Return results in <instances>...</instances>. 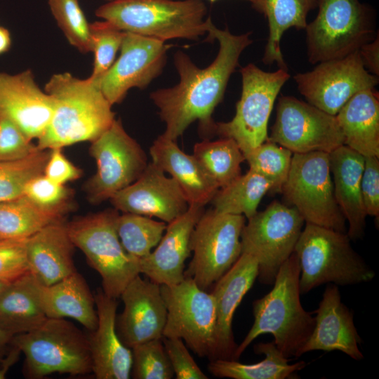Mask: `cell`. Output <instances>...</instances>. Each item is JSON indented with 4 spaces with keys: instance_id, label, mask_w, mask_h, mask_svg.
Wrapping results in <instances>:
<instances>
[{
    "instance_id": "6da1fadb",
    "label": "cell",
    "mask_w": 379,
    "mask_h": 379,
    "mask_svg": "<svg viewBox=\"0 0 379 379\" xmlns=\"http://www.w3.org/2000/svg\"><path fill=\"white\" fill-rule=\"evenodd\" d=\"M207 33L208 41L217 40L219 43V51L213 62L206 68H199L185 53L177 51L174 64L180 77L179 82L149 95L165 124L163 135L173 141L195 121H199L203 133H213V112L223 99L241 53L253 42L249 38L251 32L234 35L227 27L217 28L211 20Z\"/></svg>"
},
{
    "instance_id": "7a4b0ae2",
    "label": "cell",
    "mask_w": 379,
    "mask_h": 379,
    "mask_svg": "<svg viewBox=\"0 0 379 379\" xmlns=\"http://www.w3.org/2000/svg\"><path fill=\"white\" fill-rule=\"evenodd\" d=\"M44 91L53 98L54 109L43 134L37 139L39 149L63 148L92 142L107 131L115 119L112 105L99 82L79 79L69 72L54 74Z\"/></svg>"
},
{
    "instance_id": "3957f363",
    "label": "cell",
    "mask_w": 379,
    "mask_h": 379,
    "mask_svg": "<svg viewBox=\"0 0 379 379\" xmlns=\"http://www.w3.org/2000/svg\"><path fill=\"white\" fill-rule=\"evenodd\" d=\"M300 265L293 252L281 266L273 288L253 302L254 322L235 350L238 359L259 335L271 333L274 343L286 357H299L314 326V317L304 310L300 299Z\"/></svg>"
},
{
    "instance_id": "277c9868",
    "label": "cell",
    "mask_w": 379,
    "mask_h": 379,
    "mask_svg": "<svg viewBox=\"0 0 379 379\" xmlns=\"http://www.w3.org/2000/svg\"><path fill=\"white\" fill-rule=\"evenodd\" d=\"M202 0H112L95 15L123 32L165 41L197 40L208 32L211 18Z\"/></svg>"
},
{
    "instance_id": "5b68a950",
    "label": "cell",
    "mask_w": 379,
    "mask_h": 379,
    "mask_svg": "<svg viewBox=\"0 0 379 379\" xmlns=\"http://www.w3.org/2000/svg\"><path fill=\"white\" fill-rule=\"evenodd\" d=\"M293 252L300 265V294L324 284L354 285L375 276L345 232L306 223Z\"/></svg>"
},
{
    "instance_id": "8992f818",
    "label": "cell",
    "mask_w": 379,
    "mask_h": 379,
    "mask_svg": "<svg viewBox=\"0 0 379 379\" xmlns=\"http://www.w3.org/2000/svg\"><path fill=\"white\" fill-rule=\"evenodd\" d=\"M11 343L25 356L24 372L27 378L92 372L88 337L65 319L47 318L36 328L14 335Z\"/></svg>"
},
{
    "instance_id": "52a82bcc",
    "label": "cell",
    "mask_w": 379,
    "mask_h": 379,
    "mask_svg": "<svg viewBox=\"0 0 379 379\" xmlns=\"http://www.w3.org/2000/svg\"><path fill=\"white\" fill-rule=\"evenodd\" d=\"M119 215L117 209H107L67 223L74 246L100 275L102 290L115 299L140 274L138 259L126 251L119 238L116 227Z\"/></svg>"
},
{
    "instance_id": "ba28073f",
    "label": "cell",
    "mask_w": 379,
    "mask_h": 379,
    "mask_svg": "<svg viewBox=\"0 0 379 379\" xmlns=\"http://www.w3.org/2000/svg\"><path fill=\"white\" fill-rule=\"evenodd\" d=\"M305 27L311 64L344 58L375 39L371 9L359 0H318Z\"/></svg>"
},
{
    "instance_id": "9c48e42d",
    "label": "cell",
    "mask_w": 379,
    "mask_h": 379,
    "mask_svg": "<svg viewBox=\"0 0 379 379\" xmlns=\"http://www.w3.org/2000/svg\"><path fill=\"white\" fill-rule=\"evenodd\" d=\"M240 72L242 89L235 114L229 121L215 122L213 133L235 140L244 155L267 140L275 100L291 76L288 70L265 72L252 63Z\"/></svg>"
},
{
    "instance_id": "30bf717a",
    "label": "cell",
    "mask_w": 379,
    "mask_h": 379,
    "mask_svg": "<svg viewBox=\"0 0 379 379\" xmlns=\"http://www.w3.org/2000/svg\"><path fill=\"white\" fill-rule=\"evenodd\" d=\"M281 191L306 223L346 233V220L334 197L328 153L293 154Z\"/></svg>"
},
{
    "instance_id": "8fae6325",
    "label": "cell",
    "mask_w": 379,
    "mask_h": 379,
    "mask_svg": "<svg viewBox=\"0 0 379 379\" xmlns=\"http://www.w3.org/2000/svg\"><path fill=\"white\" fill-rule=\"evenodd\" d=\"M160 287L167 310L163 337L181 338L199 357L217 359L216 310L211 293L186 277L177 284Z\"/></svg>"
},
{
    "instance_id": "7c38bea8",
    "label": "cell",
    "mask_w": 379,
    "mask_h": 379,
    "mask_svg": "<svg viewBox=\"0 0 379 379\" xmlns=\"http://www.w3.org/2000/svg\"><path fill=\"white\" fill-rule=\"evenodd\" d=\"M245 216L204 211L190 237L193 253L185 277L207 291L224 275L241 255V234Z\"/></svg>"
},
{
    "instance_id": "4fadbf2b",
    "label": "cell",
    "mask_w": 379,
    "mask_h": 379,
    "mask_svg": "<svg viewBox=\"0 0 379 379\" xmlns=\"http://www.w3.org/2000/svg\"><path fill=\"white\" fill-rule=\"evenodd\" d=\"M304 222L295 208L278 201L248 219L241 234V253L256 259L261 283L274 284L281 266L294 251Z\"/></svg>"
},
{
    "instance_id": "5bb4252c",
    "label": "cell",
    "mask_w": 379,
    "mask_h": 379,
    "mask_svg": "<svg viewBox=\"0 0 379 379\" xmlns=\"http://www.w3.org/2000/svg\"><path fill=\"white\" fill-rule=\"evenodd\" d=\"M91 156L97 166L86 184L88 200L100 204L135 182L148 165L147 157L138 142L115 119L111 126L91 142Z\"/></svg>"
},
{
    "instance_id": "9a60e30c",
    "label": "cell",
    "mask_w": 379,
    "mask_h": 379,
    "mask_svg": "<svg viewBox=\"0 0 379 379\" xmlns=\"http://www.w3.org/2000/svg\"><path fill=\"white\" fill-rule=\"evenodd\" d=\"M267 140L293 154L330 153L344 145L336 117L293 96L282 95Z\"/></svg>"
},
{
    "instance_id": "2e32d148",
    "label": "cell",
    "mask_w": 379,
    "mask_h": 379,
    "mask_svg": "<svg viewBox=\"0 0 379 379\" xmlns=\"http://www.w3.org/2000/svg\"><path fill=\"white\" fill-rule=\"evenodd\" d=\"M293 79L307 102L335 116L353 95L378 84V77L364 66L359 51L319 62L312 70L298 73Z\"/></svg>"
},
{
    "instance_id": "e0dca14e",
    "label": "cell",
    "mask_w": 379,
    "mask_h": 379,
    "mask_svg": "<svg viewBox=\"0 0 379 379\" xmlns=\"http://www.w3.org/2000/svg\"><path fill=\"white\" fill-rule=\"evenodd\" d=\"M171 46L163 41L124 32L119 58L98 81L109 103L121 102L133 88H147L161 74Z\"/></svg>"
},
{
    "instance_id": "ac0fdd59",
    "label": "cell",
    "mask_w": 379,
    "mask_h": 379,
    "mask_svg": "<svg viewBox=\"0 0 379 379\" xmlns=\"http://www.w3.org/2000/svg\"><path fill=\"white\" fill-rule=\"evenodd\" d=\"M117 211L156 217L169 223L182 215L189 204L178 184L154 163L148 164L132 184L110 199Z\"/></svg>"
},
{
    "instance_id": "d6986e66",
    "label": "cell",
    "mask_w": 379,
    "mask_h": 379,
    "mask_svg": "<svg viewBox=\"0 0 379 379\" xmlns=\"http://www.w3.org/2000/svg\"><path fill=\"white\" fill-rule=\"evenodd\" d=\"M123 312L117 315L116 330L128 347L161 338L167 310L160 285L137 275L122 291Z\"/></svg>"
},
{
    "instance_id": "ffe728a7",
    "label": "cell",
    "mask_w": 379,
    "mask_h": 379,
    "mask_svg": "<svg viewBox=\"0 0 379 379\" xmlns=\"http://www.w3.org/2000/svg\"><path fill=\"white\" fill-rule=\"evenodd\" d=\"M53 109V98L41 89L30 69L15 74L0 72V119L14 124L27 138L43 134Z\"/></svg>"
},
{
    "instance_id": "44dd1931",
    "label": "cell",
    "mask_w": 379,
    "mask_h": 379,
    "mask_svg": "<svg viewBox=\"0 0 379 379\" xmlns=\"http://www.w3.org/2000/svg\"><path fill=\"white\" fill-rule=\"evenodd\" d=\"M204 206L192 205L167 224L156 249L139 259L140 274L159 285L177 284L185 278V263L191 255L192 232L204 212Z\"/></svg>"
},
{
    "instance_id": "7402d4cb",
    "label": "cell",
    "mask_w": 379,
    "mask_h": 379,
    "mask_svg": "<svg viewBox=\"0 0 379 379\" xmlns=\"http://www.w3.org/2000/svg\"><path fill=\"white\" fill-rule=\"evenodd\" d=\"M314 313V326L302 355L314 350H338L357 361L364 358L359 347L361 338L354 323V314L342 302L337 285L326 286Z\"/></svg>"
},
{
    "instance_id": "603a6c76",
    "label": "cell",
    "mask_w": 379,
    "mask_h": 379,
    "mask_svg": "<svg viewBox=\"0 0 379 379\" xmlns=\"http://www.w3.org/2000/svg\"><path fill=\"white\" fill-rule=\"evenodd\" d=\"M98 324L88 337L92 372L98 379H128L132 367L131 349L116 330L117 302L98 288L94 295Z\"/></svg>"
},
{
    "instance_id": "cb8c5ba5",
    "label": "cell",
    "mask_w": 379,
    "mask_h": 379,
    "mask_svg": "<svg viewBox=\"0 0 379 379\" xmlns=\"http://www.w3.org/2000/svg\"><path fill=\"white\" fill-rule=\"evenodd\" d=\"M258 273L256 259L249 254L241 253L232 267L213 285L211 293L216 310L218 359H234L237 345L232 332L233 316L257 279Z\"/></svg>"
},
{
    "instance_id": "d4e9b609",
    "label": "cell",
    "mask_w": 379,
    "mask_h": 379,
    "mask_svg": "<svg viewBox=\"0 0 379 379\" xmlns=\"http://www.w3.org/2000/svg\"><path fill=\"white\" fill-rule=\"evenodd\" d=\"M74 245L63 220L52 222L27 240L29 272L42 285H51L77 271Z\"/></svg>"
},
{
    "instance_id": "484cf974",
    "label": "cell",
    "mask_w": 379,
    "mask_h": 379,
    "mask_svg": "<svg viewBox=\"0 0 379 379\" xmlns=\"http://www.w3.org/2000/svg\"><path fill=\"white\" fill-rule=\"evenodd\" d=\"M328 156L335 199L348 222L347 234L350 239H360L364 234L367 216L361 193L364 157L345 145Z\"/></svg>"
},
{
    "instance_id": "4316f807",
    "label": "cell",
    "mask_w": 379,
    "mask_h": 379,
    "mask_svg": "<svg viewBox=\"0 0 379 379\" xmlns=\"http://www.w3.org/2000/svg\"><path fill=\"white\" fill-rule=\"evenodd\" d=\"M149 154L152 162L176 181L189 206H204L219 190L194 155L182 152L176 141L163 134L153 142Z\"/></svg>"
},
{
    "instance_id": "83f0119b",
    "label": "cell",
    "mask_w": 379,
    "mask_h": 379,
    "mask_svg": "<svg viewBox=\"0 0 379 379\" xmlns=\"http://www.w3.org/2000/svg\"><path fill=\"white\" fill-rule=\"evenodd\" d=\"M39 295L47 318H71L90 332L95 330L98 315L95 297L77 271L49 286L39 283Z\"/></svg>"
},
{
    "instance_id": "f1b7e54d",
    "label": "cell",
    "mask_w": 379,
    "mask_h": 379,
    "mask_svg": "<svg viewBox=\"0 0 379 379\" xmlns=\"http://www.w3.org/2000/svg\"><path fill=\"white\" fill-rule=\"evenodd\" d=\"M335 117L344 145L364 157H379V100L374 88L353 95Z\"/></svg>"
},
{
    "instance_id": "f546056e",
    "label": "cell",
    "mask_w": 379,
    "mask_h": 379,
    "mask_svg": "<svg viewBox=\"0 0 379 379\" xmlns=\"http://www.w3.org/2000/svg\"><path fill=\"white\" fill-rule=\"evenodd\" d=\"M39 285L30 272L8 285L0 295L1 329L14 336L29 332L46 321Z\"/></svg>"
},
{
    "instance_id": "4dcf8cb0",
    "label": "cell",
    "mask_w": 379,
    "mask_h": 379,
    "mask_svg": "<svg viewBox=\"0 0 379 379\" xmlns=\"http://www.w3.org/2000/svg\"><path fill=\"white\" fill-rule=\"evenodd\" d=\"M252 7L267 20L269 35L262 62H276L279 69L288 70L281 51L283 34L289 28L305 29L310 11L317 8L318 0H254Z\"/></svg>"
},
{
    "instance_id": "1f68e13d",
    "label": "cell",
    "mask_w": 379,
    "mask_h": 379,
    "mask_svg": "<svg viewBox=\"0 0 379 379\" xmlns=\"http://www.w3.org/2000/svg\"><path fill=\"white\" fill-rule=\"evenodd\" d=\"M258 354H265L260 362L242 364L236 359H218L210 361L208 371L218 378L232 379H286L291 378L296 371L302 369L306 364L299 361L288 364L286 358L274 342L260 343L254 345Z\"/></svg>"
},
{
    "instance_id": "d6a6232c",
    "label": "cell",
    "mask_w": 379,
    "mask_h": 379,
    "mask_svg": "<svg viewBox=\"0 0 379 379\" xmlns=\"http://www.w3.org/2000/svg\"><path fill=\"white\" fill-rule=\"evenodd\" d=\"M66 213L46 209L25 195L0 203V239L29 238Z\"/></svg>"
},
{
    "instance_id": "836d02e7",
    "label": "cell",
    "mask_w": 379,
    "mask_h": 379,
    "mask_svg": "<svg viewBox=\"0 0 379 379\" xmlns=\"http://www.w3.org/2000/svg\"><path fill=\"white\" fill-rule=\"evenodd\" d=\"M271 190L272 185L267 180L248 170L220 188L211 203L218 213L243 215L249 219L258 212L262 198Z\"/></svg>"
},
{
    "instance_id": "e575fe53",
    "label": "cell",
    "mask_w": 379,
    "mask_h": 379,
    "mask_svg": "<svg viewBox=\"0 0 379 379\" xmlns=\"http://www.w3.org/2000/svg\"><path fill=\"white\" fill-rule=\"evenodd\" d=\"M193 155L219 189L241 175V164L245 160L239 145L232 138L204 140L194 145Z\"/></svg>"
},
{
    "instance_id": "d590c367",
    "label": "cell",
    "mask_w": 379,
    "mask_h": 379,
    "mask_svg": "<svg viewBox=\"0 0 379 379\" xmlns=\"http://www.w3.org/2000/svg\"><path fill=\"white\" fill-rule=\"evenodd\" d=\"M166 226L164 221L131 213L119 215L116 223L117 232L124 248L138 260L147 256L158 245Z\"/></svg>"
},
{
    "instance_id": "8d00e7d4",
    "label": "cell",
    "mask_w": 379,
    "mask_h": 379,
    "mask_svg": "<svg viewBox=\"0 0 379 379\" xmlns=\"http://www.w3.org/2000/svg\"><path fill=\"white\" fill-rule=\"evenodd\" d=\"M49 149H38L29 156L0 161V203L24 194L27 183L44 173Z\"/></svg>"
},
{
    "instance_id": "74e56055",
    "label": "cell",
    "mask_w": 379,
    "mask_h": 379,
    "mask_svg": "<svg viewBox=\"0 0 379 379\" xmlns=\"http://www.w3.org/2000/svg\"><path fill=\"white\" fill-rule=\"evenodd\" d=\"M244 156L249 170L271 183V190H281L290 171L292 152L267 140Z\"/></svg>"
},
{
    "instance_id": "f35d334b",
    "label": "cell",
    "mask_w": 379,
    "mask_h": 379,
    "mask_svg": "<svg viewBox=\"0 0 379 379\" xmlns=\"http://www.w3.org/2000/svg\"><path fill=\"white\" fill-rule=\"evenodd\" d=\"M48 4L68 42L82 53L91 52L90 23L79 0H48Z\"/></svg>"
},
{
    "instance_id": "ab89813d",
    "label": "cell",
    "mask_w": 379,
    "mask_h": 379,
    "mask_svg": "<svg viewBox=\"0 0 379 379\" xmlns=\"http://www.w3.org/2000/svg\"><path fill=\"white\" fill-rule=\"evenodd\" d=\"M131 376L135 379H171L174 373L161 338L133 346Z\"/></svg>"
},
{
    "instance_id": "60d3db41",
    "label": "cell",
    "mask_w": 379,
    "mask_h": 379,
    "mask_svg": "<svg viewBox=\"0 0 379 379\" xmlns=\"http://www.w3.org/2000/svg\"><path fill=\"white\" fill-rule=\"evenodd\" d=\"M124 32L106 20L90 23L91 52L94 62L90 77L97 81L106 73L115 61L120 49Z\"/></svg>"
},
{
    "instance_id": "b9f144b4",
    "label": "cell",
    "mask_w": 379,
    "mask_h": 379,
    "mask_svg": "<svg viewBox=\"0 0 379 379\" xmlns=\"http://www.w3.org/2000/svg\"><path fill=\"white\" fill-rule=\"evenodd\" d=\"M24 195L46 209L67 213L71 208L70 190L65 185L51 181L44 174L33 178L27 183Z\"/></svg>"
},
{
    "instance_id": "7bdbcfd3",
    "label": "cell",
    "mask_w": 379,
    "mask_h": 379,
    "mask_svg": "<svg viewBox=\"0 0 379 379\" xmlns=\"http://www.w3.org/2000/svg\"><path fill=\"white\" fill-rule=\"evenodd\" d=\"M27 238L0 239V281L11 284L29 272Z\"/></svg>"
},
{
    "instance_id": "ee69618b",
    "label": "cell",
    "mask_w": 379,
    "mask_h": 379,
    "mask_svg": "<svg viewBox=\"0 0 379 379\" xmlns=\"http://www.w3.org/2000/svg\"><path fill=\"white\" fill-rule=\"evenodd\" d=\"M38 149L36 145L14 124L0 119V161L25 158Z\"/></svg>"
},
{
    "instance_id": "f6af8a7d",
    "label": "cell",
    "mask_w": 379,
    "mask_h": 379,
    "mask_svg": "<svg viewBox=\"0 0 379 379\" xmlns=\"http://www.w3.org/2000/svg\"><path fill=\"white\" fill-rule=\"evenodd\" d=\"M162 341L177 379L208 378L190 354L181 338L162 337Z\"/></svg>"
},
{
    "instance_id": "bcb514c9",
    "label": "cell",
    "mask_w": 379,
    "mask_h": 379,
    "mask_svg": "<svg viewBox=\"0 0 379 379\" xmlns=\"http://www.w3.org/2000/svg\"><path fill=\"white\" fill-rule=\"evenodd\" d=\"M361 193L366 215L378 218L379 159L378 157H364Z\"/></svg>"
},
{
    "instance_id": "7dc6e473",
    "label": "cell",
    "mask_w": 379,
    "mask_h": 379,
    "mask_svg": "<svg viewBox=\"0 0 379 379\" xmlns=\"http://www.w3.org/2000/svg\"><path fill=\"white\" fill-rule=\"evenodd\" d=\"M82 173V170L67 158L62 148L49 149L43 174L51 181L65 185L69 182L78 180Z\"/></svg>"
},
{
    "instance_id": "c3c4849f",
    "label": "cell",
    "mask_w": 379,
    "mask_h": 379,
    "mask_svg": "<svg viewBox=\"0 0 379 379\" xmlns=\"http://www.w3.org/2000/svg\"><path fill=\"white\" fill-rule=\"evenodd\" d=\"M379 37L364 44L359 48V53L364 66L368 72L378 77L379 75Z\"/></svg>"
},
{
    "instance_id": "681fc988",
    "label": "cell",
    "mask_w": 379,
    "mask_h": 379,
    "mask_svg": "<svg viewBox=\"0 0 379 379\" xmlns=\"http://www.w3.org/2000/svg\"><path fill=\"white\" fill-rule=\"evenodd\" d=\"M21 352L15 345L9 350L0 364V379H4L11 367L18 361Z\"/></svg>"
},
{
    "instance_id": "f907efd6",
    "label": "cell",
    "mask_w": 379,
    "mask_h": 379,
    "mask_svg": "<svg viewBox=\"0 0 379 379\" xmlns=\"http://www.w3.org/2000/svg\"><path fill=\"white\" fill-rule=\"evenodd\" d=\"M11 37L8 29L0 26V55L6 53L11 48Z\"/></svg>"
},
{
    "instance_id": "816d5d0a",
    "label": "cell",
    "mask_w": 379,
    "mask_h": 379,
    "mask_svg": "<svg viewBox=\"0 0 379 379\" xmlns=\"http://www.w3.org/2000/svg\"><path fill=\"white\" fill-rule=\"evenodd\" d=\"M13 337L0 328V364L8 351V345L11 343Z\"/></svg>"
},
{
    "instance_id": "f5cc1de1",
    "label": "cell",
    "mask_w": 379,
    "mask_h": 379,
    "mask_svg": "<svg viewBox=\"0 0 379 379\" xmlns=\"http://www.w3.org/2000/svg\"><path fill=\"white\" fill-rule=\"evenodd\" d=\"M8 284H9L0 281V295L2 293V292L5 290V288L8 286Z\"/></svg>"
},
{
    "instance_id": "db71d44e",
    "label": "cell",
    "mask_w": 379,
    "mask_h": 379,
    "mask_svg": "<svg viewBox=\"0 0 379 379\" xmlns=\"http://www.w3.org/2000/svg\"><path fill=\"white\" fill-rule=\"evenodd\" d=\"M208 1H209L211 3H214V2H215V1H217V0H208ZM246 1H250V2L252 3L254 0H246Z\"/></svg>"
},
{
    "instance_id": "11a10c76",
    "label": "cell",
    "mask_w": 379,
    "mask_h": 379,
    "mask_svg": "<svg viewBox=\"0 0 379 379\" xmlns=\"http://www.w3.org/2000/svg\"><path fill=\"white\" fill-rule=\"evenodd\" d=\"M109 1H112V0H109Z\"/></svg>"
}]
</instances>
